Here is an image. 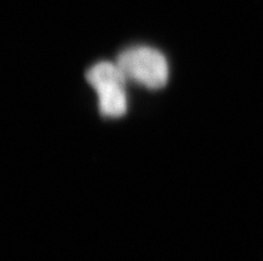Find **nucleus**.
Masks as SVG:
<instances>
[{"label": "nucleus", "mask_w": 263, "mask_h": 261, "mask_svg": "<svg viewBox=\"0 0 263 261\" xmlns=\"http://www.w3.org/2000/svg\"><path fill=\"white\" fill-rule=\"evenodd\" d=\"M117 64L127 79L150 89H159L168 80V66L162 52L150 47H135L120 53Z\"/></svg>", "instance_id": "nucleus-2"}, {"label": "nucleus", "mask_w": 263, "mask_h": 261, "mask_svg": "<svg viewBox=\"0 0 263 261\" xmlns=\"http://www.w3.org/2000/svg\"><path fill=\"white\" fill-rule=\"evenodd\" d=\"M87 82L97 91L102 115L120 117L127 111V96L124 92L126 75L118 64L100 62L87 71Z\"/></svg>", "instance_id": "nucleus-1"}]
</instances>
